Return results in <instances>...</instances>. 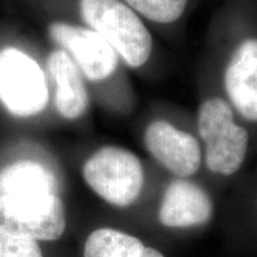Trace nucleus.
Returning a JSON list of instances; mask_svg holds the SVG:
<instances>
[{"label": "nucleus", "mask_w": 257, "mask_h": 257, "mask_svg": "<svg viewBox=\"0 0 257 257\" xmlns=\"http://www.w3.org/2000/svg\"><path fill=\"white\" fill-rule=\"evenodd\" d=\"M142 257H166V256L155 248H152V246H146V248H144Z\"/></svg>", "instance_id": "obj_15"}, {"label": "nucleus", "mask_w": 257, "mask_h": 257, "mask_svg": "<svg viewBox=\"0 0 257 257\" xmlns=\"http://www.w3.org/2000/svg\"><path fill=\"white\" fill-rule=\"evenodd\" d=\"M138 14L156 22L173 23L184 14L188 0H125Z\"/></svg>", "instance_id": "obj_13"}, {"label": "nucleus", "mask_w": 257, "mask_h": 257, "mask_svg": "<svg viewBox=\"0 0 257 257\" xmlns=\"http://www.w3.org/2000/svg\"><path fill=\"white\" fill-rule=\"evenodd\" d=\"M225 89L236 110L250 121H257V40L242 42L225 70Z\"/></svg>", "instance_id": "obj_9"}, {"label": "nucleus", "mask_w": 257, "mask_h": 257, "mask_svg": "<svg viewBox=\"0 0 257 257\" xmlns=\"http://www.w3.org/2000/svg\"><path fill=\"white\" fill-rule=\"evenodd\" d=\"M47 68L57 112L66 119H78L88 107V93L78 66L64 50H54L48 56Z\"/></svg>", "instance_id": "obj_10"}, {"label": "nucleus", "mask_w": 257, "mask_h": 257, "mask_svg": "<svg viewBox=\"0 0 257 257\" xmlns=\"http://www.w3.org/2000/svg\"><path fill=\"white\" fill-rule=\"evenodd\" d=\"M142 240L123 231L102 227L86 239L83 257H142Z\"/></svg>", "instance_id": "obj_12"}, {"label": "nucleus", "mask_w": 257, "mask_h": 257, "mask_svg": "<svg viewBox=\"0 0 257 257\" xmlns=\"http://www.w3.org/2000/svg\"><path fill=\"white\" fill-rule=\"evenodd\" d=\"M213 216V202L208 193L188 180L178 179L166 188L159 211V220L167 227L204 225Z\"/></svg>", "instance_id": "obj_8"}, {"label": "nucleus", "mask_w": 257, "mask_h": 257, "mask_svg": "<svg viewBox=\"0 0 257 257\" xmlns=\"http://www.w3.org/2000/svg\"><path fill=\"white\" fill-rule=\"evenodd\" d=\"M49 35L64 49L78 68L91 81H101L114 73L118 55L95 31L67 23H53Z\"/></svg>", "instance_id": "obj_6"}, {"label": "nucleus", "mask_w": 257, "mask_h": 257, "mask_svg": "<svg viewBox=\"0 0 257 257\" xmlns=\"http://www.w3.org/2000/svg\"><path fill=\"white\" fill-rule=\"evenodd\" d=\"M57 193L56 179L36 161H18L0 172V197Z\"/></svg>", "instance_id": "obj_11"}, {"label": "nucleus", "mask_w": 257, "mask_h": 257, "mask_svg": "<svg viewBox=\"0 0 257 257\" xmlns=\"http://www.w3.org/2000/svg\"><path fill=\"white\" fill-rule=\"evenodd\" d=\"M49 100L43 70L17 48L0 51V101L10 113L31 117L41 113Z\"/></svg>", "instance_id": "obj_5"}, {"label": "nucleus", "mask_w": 257, "mask_h": 257, "mask_svg": "<svg viewBox=\"0 0 257 257\" xmlns=\"http://www.w3.org/2000/svg\"><path fill=\"white\" fill-rule=\"evenodd\" d=\"M144 144L157 162L179 178H188L198 172L201 149L197 138L179 130L165 120L148 125Z\"/></svg>", "instance_id": "obj_7"}, {"label": "nucleus", "mask_w": 257, "mask_h": 257, "mask_svg": "<svg viewBox=\"0 0 257 257\" xmlns=\"http://www.w3.org/2000/svg\"><path fill=\"white\" fill-rule=\"evenodd\" d=\"M80 14L127 66L137 68L149 60L152 35L128 6L119 0H80Z\"/></svg>", "instance_id": "obj_1"}, {"label": "nucleus", "mask_w": 257, "mask_h": 257, "mask_svg": "<svg viewBox=\"0 0 257 257\" xmlns=\"http://www.w3.org/2000/svg\"><path fill=\"white\" fill-rule=\"evenodd\" d=\"M0 257H44L37 240L0 232Z\"/></svg>", "instance_id": "obj_14"}, {"label": "nucleus", "mask_w": 257, "mask_h": 257, "mask_svg": "<svg viewBox=\"0 0 257 257\" xmlns=\"http://www.w3.org/2000/svg\"><path fill=\"white\" fill-rule=\"evenodd\" d=\"M198 130L205 143V162L212 173L232 175L242 167L246 156L249 135L233 120L230 105L212 98L200 105Z\"/></svg>", "instance_id": "obj_2"}, {"label": "nucleus", "mask_w": 257, "mask_h": 257, "mask_svg": "<svg viewBox=\"0 0 257 257\" xmlns=\"http://www.w3.org/2000/svg\"><path fill=\"white\" fill-rule=\"evenodd\" d=\"M67 219L59 193L0 197V232L35 240H56Z\"/></svg>", "instance_id": "obj_4"}, {"label": "nucleus", "mask_w": 257, "mask_h": 257, "mask_svg": "<svg viewBox=\"0 0 257 257\" xmlns=\"http://www.w3.org/2000/svg\"><path fill=\"white\" fill-rule=\"evenodd\" d=\"M82 175L95 194L117 207H127L140 197L144 184L142 163L130 150L104 147L82 167Z\"/></svg>", "instance_id": "obj_3"}]
</instances>
